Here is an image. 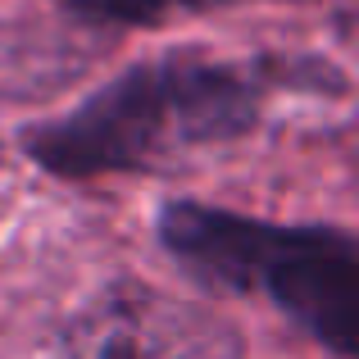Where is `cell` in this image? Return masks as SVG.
Returning a JSON list of instances; mask_svg holds the SVG:
<instances>
[{"label":"cell","instance_id":"obj_1","mask_svg":"<svg viewBox=\"0 0 359 359\" xmlns=\"http://www.w3.org/2000/svg\"><path fill=\"white\" fill-rule=\"evenodd\" d=\"M282 64L155 60L91 91L73 114L23 137L27 159L55 177H100L150 168L182 150L223 146L255 128Z\"/></svg>","mask_w":359,"mask_h":359},{"label":"cell","instance_id":"obj_3","mask_svg":"<svg viewBox=\"0 0 359 359\" xmlns=\"http://www.w3.org/2000/svg\"><path fill=\"white\" fill-rule=\"evenodd\" d=\"M69 359H237V341L210 314L159 291H118L69 332Z\"/></svg>","mask_w":359,"mask_h":359},{"label":"cell","instance_id":"obj_2","mask_svg":"<svg viewBox=\"0 0 359 359\" xmlns=\"http://www.w3.org/2000/svg\"><path fill=\"white\" fill-rule=\"evenodd\" d=\"M164 250L214 291L259 296L337 359L359 346V245L327 223H269L237 210L168 201L155 219Z\"/></svg>","mask_w":359,"mask_h":359},{"label":"cell","instance_id":"obj_4","mask_svg":"<svg viewBox=\"0 0 359 359\" xmlns=\"http://www.w3.org/2000/svg\"><path fill=\"white\" fill-rule=\"evenodd\" d=\"M210 5H232V0H69V14L96 27H141Z\"/></svg>","mask_w":359,"mask_h":359}]
</instances>
